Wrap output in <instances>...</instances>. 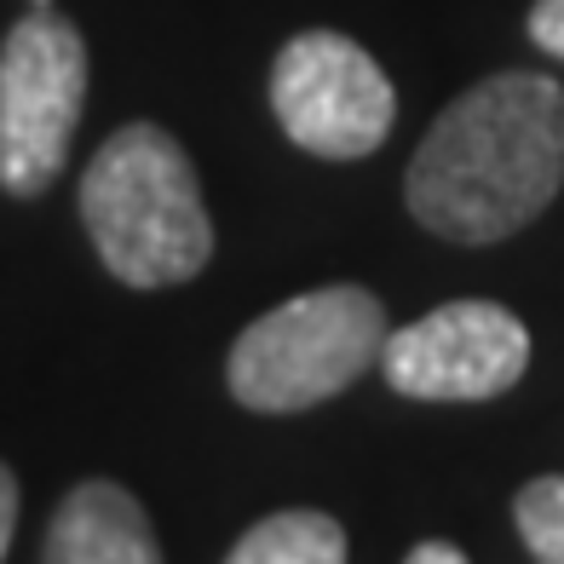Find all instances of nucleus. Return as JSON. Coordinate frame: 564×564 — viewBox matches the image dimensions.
I'll return each instance as SVG.
<instances>
[{"label":"nucleus","mask_w":564,"mask_h":564,"mask_svg":"<svg viewBox=\"0 0 564 564\" xmlns=\"http://www.w3.org/2000/svg\"><path fill=\"white\" fill-rule=\"evenodd\" d=\"M564 185V87L507 69L460 93L409 162V214L449 242H501Z\"/></svg>","instance_id":"f257e3e1"},{"label":"nucleus","mask_w":564,"mask_h":564,"mask_svg":"<svg viewBox=\"0 0 564 564\" xmlns=\"http://www.w3.org/2000/svg\"><path fill=\"white\" fill-rule=\"evenodd\" d=\"M82 225L110 276L127 289L191 282L214 260V219L196 167L173 133L133 121L105 139L82 173Z\"/></svg>","instance_id":"f03ea898"},{"label":"nucleus","mask_w":564,"mask_h":564,"mask_svg":"<svg viewBox=\"0 0 564 564\" xmlns=\"http://www.w3.org/2000/svg\"><path fill=\"white\" fill-rule=\"evenodd\" d=\"M387 335V312L369 289L335 282V289L300 294L237 335L225 369L230 398L242 409H260V415L312 409L346 392L364 369H375Z\"/></svg>","instance_id":"7ed1b4c3"},{"label":"nucleus","mask_w":564,"mask_h":564,"mask_svg":"<svg viewBox=\"0 0 564 564\" xmlns=\"http://www.w3.org/2000/svg\"><path fill=\"white\" fill-rule=\"evenodd\" d=\"M87 105V46L69 18L35 7L0 46V191L41 196L64 173Z\"/></svg>","instance_id":"20e7f679"},{"label":"nucleus","mask_w":564,"mask_h":564,"mask_svg":"<svg viewBox=\"0 0 564 564\" xmlns=\"http://www.w3.org/2000/svg\"><path fill=\"white\" fill-rule=\"evenodd\" d=\"M271 110L300 150L351 162L387 144L398 93L364 46L335 30H305L271 64Z\"/></svg>","instance_id":"39448f33"},{"label":"nucleus","mask_w":564,"mask_h":564,"mask_svg":"<svg viewBox=\"0 0 564 564\" xmlns=\"http://www.w3.org/2000/svg\"><path fill=\"white\" fill-rule=\"evenodd\" d=\"M392 392L421 403H478L519 387L530 369V335L524 323L490 300H449L421 323H403L380 346Z\"/></svg>","instance_id":"423d86ee"},{"label":"nucleus","mask_w":564,"mask_h":564,"mask_svg":"<svg viewBox=\"0 0 564 564\" xmlns=\"http://www.w3.org/2000/svg\"><path fill=\"white\" fill-rule=\"evenodd\" d=\"M41 564H162L156 530L121 484H75L53 512Z\"/></svg>","instance_id":"0eeeda50"},{"label":"nucleus","mask_w":564,"mask_h":564,"mask_svg":"<svg viewBox=\"0 0 564 564\" xmlns=\"http://www.w3.org/2000/svg\"><path fill=\"white\" fill-rule=\"evenodd\" d=\"M225 564H346V530L312 507H289L260 519Z\"/></svg>","instance_id":"6e6552de"},{"label":"nucleus","mask_w":564,"mask_h":564,"mask_svg":"<svg viewBox=\"0 0 564 564\" xmlns=\"http://www.w3.org/2000/svg\"><path fill=\"white\" fill-rule=\"evenodd\" d=\"M512 519L535 564H564V478H535L512 501Z\"/></svg>","instance_id":"1a4fd4ad"},{"label":"nucleus","mask_w":564,"mask_h":564,"mask_svg":"<svg viewBox=\"0 0 564 564\" xmlns=\"http://www.w3.org/2000/svg\"><path fill=\"white\" fill-rule=\"evenodd\" d=\"M530 41L542 46V53L564 58V0H535L530 7Z\"/></svg>","instance_id":"9d476101"},{"label":"nucleus","mask_w":564,"mask_h":564,"mask_svg":"<svg viewBox=\"0 0 564 564\" xmlns=\"http://www.w3.org/2000/svg\"><path fill=\"white\" fill-rule=\"evenodd\" d=\"M12 530H18V478H12L7 460H0V564H7Z\"/></svg>","instance_id":"9b49d317"},{"label":"nucleus","mask_w":564,"mask_h":564,"mask_svg":"<svg viewBox=\"0 0 564 564\" xmlns=\"http://www.w3.org/2000/svg\"><path fill=\"white\" fill-rule=\"evenodd\" d=\"M403 564H467V553L449 547V542H421L415 553H409Z\"/></svg>","instance_id":"f8f14e48"},{"label":"nucleus","mask_w":564,"mask_h":564,"mask_svg":"<svg viewBox=\"0 0 564 564\" xmlns=\"http://www.w3.org/2000/svg\"><path fill=\"white\" fill-rule=\"evenodd\" d=\"M35 7H46V0H35Z\"/></svg>","instance_id":"ddd939ff"}]
</instances>
